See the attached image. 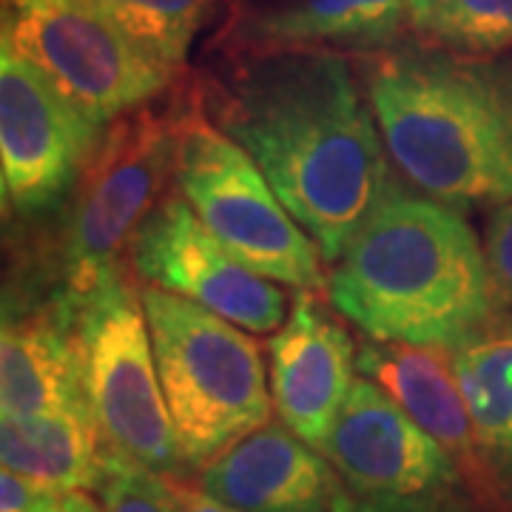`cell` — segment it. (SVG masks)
<instances>
[{
  "label": "cell",
  "instance_id": "6da1fadb",
  "mask_svg": "<svg viewBox=\"0 0 512 512\" xmlns=\"http://www.w3.org/2000/svg\"><path fill=\"white\" fill-rule=\"evenodd\" d=\"M200 86L211 120L254 157L322 259L336 265L393 188L382 131L348 55L220 60Z\"/></svg>",
  "mask_w": 512,
  "mask_h": 512
},
{
  "label": "cell",
  "instance_id": "7a4b0ae2",
  "mask_svg": "<svg viewBox=\"0 0 512 512\" xmlns=\"http://www.w3.org/2000/svg\"><path fill=\"white\" fill-rule=\"evenodd\" d=\"M387 154L424 197L473 211L512 200V69L402 40L359 57Z\"/></svg>",
  "mask_w": 512,
  "mask_h": 512
},
{
  "label": "cell",
  "instance_id": "3957f363",
  "mask_svg": "<svg viewBox=\"0 0 512 512\" xmlns=\"http://www.w3.org/2000/svg\"><path fill=\"white\" fill-rule=\"evenodd\" d=\"M328 299L367 339L439 350L504 308L461 211L396 183L333 265Z\"/></svg>",
  "mask_w": 512,
  "mask_h": 512
},
{
  "label": "cell",
  "instance_id": "277c9868",
  "mask_svg": "<svg viewBox=\"0 0 512 512\" xmlns=\"http://www.w3.org/2000/svg\"><path fill=\"white\" fill-rule=\"evenodd\" d=\"M177 83L106 128L92 163L63 205L66 220L49 293L63 296L77 311L114 276L128 274L140 225L171 194L180 120Z\"/></svg>",
  "mask_w": 512,
  "mask_h": 512
},
{
  "label": "cell",
  "instance_id": "5b68a950",
  "mask_svg": "<svg viewBox=\"0 0 512 512\" xmlns=\"http://www.w3.org/2000/svg\"><path fill=\"white\" fill-rule=\"evenodd\" d=\"M154 362L185 470H202L274 413L262 350L239 325L143 285Z\"/></svg>",
  "mask_w": 512,
  "mask_h": 512
},
{
  "label": "cell",
  "instance_id": "8992f818",
  "mask_svg": "<svg viewBox=\"0 0 512 512\" xmlns=\"http://www.w3.org/2000/svg\"><path fill=\"white\" fill-rule=\"evenodd\" d=\"M177 94L174 185L205 228L254 274L296 291H328L319 245L276 197L254 157L211 120L200 74L185 72Z\"/></svg>",
  "mask_w": 512,
  "mask_h": 512
},
{
  "label": "cell",
  "instance_id": "52a82bcc",
  "mask_svg": "<svg viewBox=\"0 0 512 512\" xmlns=\"http://www.w3.org/2000/svg\"><path fill=\"white\" fill-rule=\"evenodd\" d=\"M92 123L163 97L183 74L128 35L100 0H3V37Z\"/></svg>",
  "mask_w": 512,
  "mask_h": 512
},
{
  "label": "cell",
  "instance_id": "ba28073f",
  "mask_svg": "<svg viewBox=\"0 0 512 512\" xmlns=\"http://www.w3.org/2000/svg\"><path fill=\"white\" fill-rule=\"evenodd\" d=\"M83 379L106 453L180 478L185 470L154 362L143 293L120 274L80 308Z\"/></svg>",
  "mask_w": 512,
  "mask_h": 512
},
{
  "label": "cell",
  "instance_id": "9c48e42d",
  "mask_svg": "<svg viewBox=\"0 0 512 512\" xmlns=\"http://www.w3.org/2000/svg\"><path fill=\"white\" fill-rule=\"evenodd\" d=\"M325 456L353 498L382 512H473L458 461L370 379H356Z\"/></svg>",
  "mask_w": 512,
  "mask_h": 512
},
{
  "label": "cell",
  "instance_id": "30bf717a",
  "mask_svg": "<svg viewBox=\"0 0 512 512\" xmlns=\"http://www.w3.org/2000/svg\"><path fill=\"white\" fill-rule=\"evenodd\" d=\"M106 128L92 123L32 60L0 40V163L6 217L63 208Z\"/></svg>",
  "mask_w": 512,
  "mask_h": 512
},
{
  "label": "cell",
  "instance_id": "8fae6325",
  "mask_svg": "<svg viewBox=\"0 0 512 512\" xmlns=\"http://www.w3.org/2000/svg\"><path fill=\"white\" fill-rule=\"evenodd\" d=\"M131 268L143 285L191 299L251 333H276L288 322L293 299L279 282L245 268L180 191H171L140 225Z\"/></svg>",
  "mask_w": 512,
  "mask_h": 512
},
{
  "label": "cell",
  "instance_id": "7c38bea8",
  "mask_svg": "<svg viewBox=\"0 0 512 512\" xmlns=\"http://www.w3.org/2000/svg\"><path fill=\"white\" fill-rule=\"evenodd\" d=\"M410 0H222L217 60L339 52L376 55L407 37Z\"/></svg>",
  "mask_w": 512,
  "mask_h": 512
},
{
  "label": "cell",
  "instance_id": "4fadbf2b",
  "mask_svg": "<svg viewBox=\"0 0 512 512\" xmlns=\"http://www.w3.org/2000/svg\"><path fill=\"white\" fill-rule=\"evenodd\" d=\"M271 399L279 419L319 453L353 390L356 348L316 291L293 296L288 322L268 339Z\"/></svg>",
  "mask_w": 512,
  "mask_h": 512
},
{
  "label": "cell",
  "instance_id": "5bb4252c",
  "mask_svg": "<svg viewBox=\"0 0 512 512\" xmlns=\"http://www.w3.org/2000/svg\"><path fill=\"white\" fill-rule=\"evenodd\" d=\"M80 311L57 293H3L0 404L3 416L92 407L77 333Z\"/></svg>",
  "mask_w": 512,
  "mask_h": 512
},
{
  "label": "cell",
  "instance_id": "9a60e30c",
  "mask_svg": "<svg viewBox=\"0 0 512 512\" xmlns=\"http://www.w3.org/2000/svg\"><path fill=\"white\" fill-rule=\"evenodd\" d=\"M197 487L245 512H330L345 490L316 447L271 421L208 461Z\"/></svg>",
  "mask_w": 512,
  "mask_h": 512
},
{
  "label": "cell",
  "instance_id": "2e32d148",
  "mask_svg": "<svg viewBox=\"0 0 512 512\" xmlns=\"http://www.w3.org/2000/svg\"><path fill=\"white\" fill-rule=\"evenodd\" d=\"M356 367L456 458L481 504L498 501L447 350L367 339L356 353Z\"/></svg>",
  "mask_w": 512,
  "mask_h": 512
},
{
  "label": "cell",
  "instance_id": "e0dca14e",
  "mask_svg": "<svg viewBox=\"0 0 512 512\" xmlns=\"http://www.w3.org/2000/svg\"><path fill=\"white\" fill-rule=\"evenodd\" d=\"M0 458L6 470L55 493L100 490L109 473V453L92 407L43 416H3Z\"/></svg>",
  "mask_w": 512,
  "mask_h": 512
},
{
  "label": "cell",
  "instance_id": "ac0fdd59",
  "mask_svg": "<svg viewBox=\"0 0 512 512\" xmlns=\"http://www.w3.org/2000/svg\"><path fill=\"white\" fill-rule=\"evenodd\" d=\"M447 353L490 467L512 436V313L498 311Z\"/></svg>",
  "mask_w": 512,
  "mask_h": 512
},
{
  "label": "cell",
  "instance_id": "d6986e66",
  "mask_svg": "<svg viewBox=\"0 0 512 512\" xmlns=\"http://www.w3.org/2000/svg\"><path fill=\"white\" fill-rule=\"evenodd\" d=\"M407 37L464 57L512 49V0H410Z\"/></svg>",
  "mask_w": 512,
  "mask_h": 512
},
{
  "label": "cell",
  "instance_id": "ffe728a7",
  "mask_svg": "<svg viewBox=\"0 0 512 512\" xmlns=\"http://www.w3.org/2000/svg\"><path fill=\"white\" fill-rule=\"evenodd\" d=\"M117 23L174 72H188V52L214 0H100Z\"/></svg>",
  "mask_w": 512,
  "mask_h": 512
},
{
  "label": "cell",
  "instance_id": "44dd1931",
  "mask_svg": "<svg viewBox=\"0 0 512 512\" xmlns=\"http://www.w3.org/2000/svg\"><path fill=\"white\" fill-rule=\"evenodd\" d=\"M100 498L103 512H183L171 493L168 476L114 458H109Z\"/></svg>",
  "mask_w": 512,
  "mask_h": 512
},
{
  "label": "cell",
  "instance_id": "7402d4cb",
  "mask_svg": "<svg viewBox=\"0 0 512 512\" xmlns=\"http://www.w3.org/2000/svg\"><path fill=\"white\" fill-rule=\"evenodd\" d=\"M484 254L490 262V274L501 305H512V200L498 205L487 222Z\"/></svg>",
  "mask_w": 512,
  "mask_h": 512
},
{
  "label": "cell",
  "instance_id": "603a6c76",
  "mask_svg": "<svg viewBox=\"0 0 512 512\" xmlns=\"http://www.w3.org/2000/svg\"><path fill=\"white\" fill-rule=\"evenodd\" d=\"M55 490L40 487L32 478L3 467L0 476V512H35Z\"/></svg>",
  "mask_w": 512,
  "mask_h": 512
},
{
  "label": "cell",
  "instance_id": "cb8c5ba5",
  "mask_svg": "<svg viewBox=\"0 0 512 512\" xmlns=\"http://www.w3.org/2000/svg\"><path fill=\"white\" fill-rule=\"evenodd\" d=\"M168 481H171V493H174V498H177V504H180L183 512H245L222 504V501L211 498L208 493H202L200 487H191V484H185L180 478L168 476Z\"/></svg>",
  "mask_w": 512,
  "mask_h": 512
},
{
  "label": "cell",
  "instance_id": "d4e9b609",
  "mask_svg": "<svg viewBox=\"0 0 512 512\" xmlns=\"http://www.w3.org/2000/svg\"><path fill=\"white\" fill-rule=\"evenodd\" d=\"M490 476H493L498 501H504L507 507H512V436L507 441V447L490 464Z\"/></svg>",
  "mask_w": 512,
  "mask_h": 512
},
{
  "label": "cell",
  "instance_id": "484cf974",
  "mask_svg": "<svg viewBox=\"0 0 512 512\" xmlns=\"http://www.w3.org/2000/svg\"><path fill=\"white\" fill-rule=\"evenodd\" d=\"M35 512H100L89 495L83 493H52Z\"/></svg>",
  "mask_w": 512,
  "mask_h": 512
},
{
  "label": "cell",
  "instance_id": "4316f807",
  "mask_svg": "<svg viewBox=\"0 0 512 512\" xmlns=\"http://www.w3.org/2000/svg\"><path fill=\"white\" fill-rule=\"evenodd\" d=\"M330 512H382V510H376V507H370V504H365V501L353 498L348 490H342V493L336 495V501H333V510Z\"/></svg>",
  "mask_w": 512,
  "mask_h": 512
}]
</instances>
